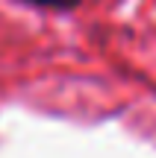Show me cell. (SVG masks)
I'll return each mask as SVG.
<instances>
[{"label": "cell", "instance_id": "cell-1", "mask_svg": "<svg viewBox=\"0 0 156 158\" xmlns=\"http://www.w3.org/2000/svg\"><path fill=\"white\" fill-rule=\"evenodd\" d=\"M27 3H35V6H50V9H62V6H71L74 0H27Z\"/></svg>", "mask_w": 156, "mask_h": 158}]
</instances>
